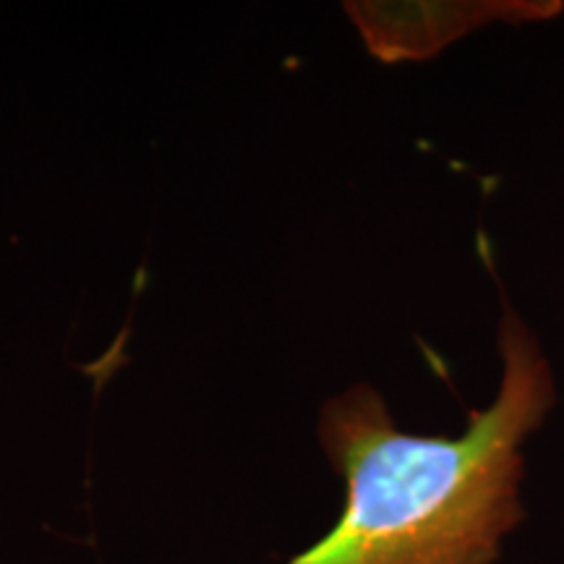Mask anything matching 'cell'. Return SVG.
<instances>
[{"label": "cell", "instance_id": "cell-1", "mask_svg": "<svg viewBox=\"0 0 564 564\" xmlns=\"http://www.w3.org/2000/svg\"><path fill=\"white\" fill-rule=\"evenodd\" d=\"M497 356L491 403L455 436L405 432L371 384L329 398L316 434L345 502L335 525L285 564H497L525 520V447L556 405L552 358L510 301Z\"/></svg>", "mask_w": 564, "mask_h": 564}, {"label": "cell", "instance_id": "cell-2", "mask_svg": "<svg viewBox=\"0 0 564 564\" xmlns=\"http://www.w3.org/2000/svg\"><path fill=\"white\" fill-rule=\"evenodd\" d=\"M345 13L366 51L382 63L429 61L489 26H533L560 19L564 0H356Z\"/></svg>", "mask_w": 564, "mask_h": 564}]
</instances>
